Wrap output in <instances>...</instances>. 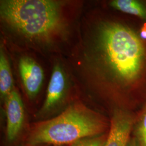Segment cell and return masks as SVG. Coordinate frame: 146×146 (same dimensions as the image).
Returning a JSON list of instances; mask_svg holds the SVG:
<instances>
[{
  "label": "cell",
  "instance_id": "ba28073f",
  "mask_svg": "<svg viewBox=\"0 0 146 146\" xmlns=\"http://www.w3.org/2000/svg\"><path fill=\"white\" fill-rule=\"evenodd\" d=\"M110 5L117 11L135 16L146 22V3L137 0H113Z\"/></svg>",
  "mask_w": 146,
  "mask_h": 146
},
{
  "label": "cell",
  "instance_id": "6da1fadb",
  "mask_svg": "<svg viewBox=\"0 0 146 146\" xmlns=\"http://www.w3.org/2000/svg\"><path fill=\"white\" fill-rule=\"evenodd\" d=\"M87 58L97 80L115 95L133 99L146 86V43L125 25L99 23Z\"/></svg>",
  "mask_w": 146,
  "mask_h": 146
},
{
  "label": "cell",
  "instance_id": "4fadbf2b",
  "mask_svg": "<svg viewBox=\"0 0 146 146\" xmlns=\"http://www.w3.org/2000/svg\"><path fill=\"white\" fill-rule=\"evenodd\" d=\"M128 146H137L135 141L133 137V136H131V140H130V141L129 142V143L128 145Z\"/></svg>",
  "mask_w": 146,
  "mask_h": 146
},
{
  "label": "cell",
  "instance_id": "277c9868",
  "mask_svg": "<svg viewBox=\"0 0 146 146\" xmlns=\"http://www.w3.org/2000/svg\"><path fill=\"white\" fill-rule=\"evenodd\" d=\"M135 119V116L128 110L116 108L111 116L110 131L104 146H128Z\"/></svg>",
  "mask_w": 146,
  "mask_h": 146
},
{
  "label": "cell",
  "instance_id": "5b68a950",
  "mask_svg": "<svg viewBox=\"0 0 146 146\" xmlns=\"http://www.w3.org/2000/svg\"><path fill=\"white\" fill-rule=\"evenodd\" d=\"M67 85V78L63 68L60 64H56L52 69L46 100L39 111L38 116H46L58 107L64 98Z\"/></svg>",
  "mask_w": 146,
  "mask_h": 146
},
{
  "label": "cell",
  "instance_id": "30bf717a",
  "mask_svg": "<svg viewBox=\"0 0 146 146\" xmlns=\"http://www.w3.org/2000/svg\"><path fill=\"white\" fill-rule=\"evenodd\" d=\"M132 134L137 146H146V104L135 116Z\"/></svg>",
  "mask_w": 146,
  "mask_h": 146
},
{
  "label": "cell",
  "instance_id": "8fae6325",
  "mask_svg": "<svg viewBox=\"0 0 146 146\" xmlns=\"http://www.w3.org/2000/svg\"><path fill=\"white\" fill-rule=\"evenodd\" d=\"M107 136L104 134L82 139L72 144V146H104Z\"/></svg>",
  "mask_w": 146,
  "mask_h": 146
},
{
  "label": "cell",
  "instance_id": "7a4b0ae2",
  "mask_svg": "<svg viewBox=\"0 0 146 146\" xmlns=\"http://www.w3.org/2000/svg\"><path fill=\"white\" fill-rule=\"evenodd\" d=\"M3 21L27 39L49 42L64 28L61 3L52 0L1 1Z\"/></svg>",
  "mask_w": 146,
  "mask_h": 146
},
{
  "label": "cell",
  "instance_id": "3957f363",
  "mask_svg": "<svg viewBox=\"0 0 146 146\" xmlns=\"http://www.w3.org/2000/svg\"><path fill=\"white\" fill-rule=\"evenodd\" d=\"M107 128L108 123L102 115L83 104H74L58 116L37 124L28 142L32 146L42 144L61 146L104 134Z\"/></svg>",
  "mask_w": 146,
  "mask_h": 146
},
{
  "label": "cell",
  "instance_id": "8992f818",
  "mask_svg": "<svg viewBox=\"0 0 146 146\" xmlns=\"http://www.w3.org/2000/svg\"><path fill=\"white\" fill-rule=\"evenodd\" d=\"M5 101L6 136L8 141L11 142L17 137L21 131L25 118V111L21 97L15 89L6 98Z\"/></svg>",
  "mask_w": 146,
  "mask_h": 146
},
{
  "label": "cell",
  "instance_id": "7c38bea8",
  "mask_svg": "<svg viewBox=\"0 0 146 146\" xmlns=\"http://www.w3.org/2000/svg\"><path fill=\"white\" fill-rule=\"evenodd\" d=\"M139 36L143 41H146V22L141 27L140 31L139 33Z\"/></svg>",
  "mask_w": 146,
  "mask_h": 146
},
{
  "label": "cell",
  "instance_id": "5bb4252c",
  "mask_svg": "<svg viewBox=\"0 0 146 146\" xmlns=\"http://www.w3.org/2000/svg\"></svg>",
  "mask_w": 146,
  "mask_h": 146
},
{
  "label": "cell",
  "instance_id": "9c48e42d",
  "mask_svg": "<svg viewBox=\"0 0 146 146\" xmlns=\"http://www.w3.org/2000/svg\"><path fill=\"white\" fill-rule=\"evenodd\" d=\"M13 80L8 59L1 48L0 51V94L5 100L14 89Z\"/></svg>",
  "mask_w": 146,
  "mask_h": 146
},
{
  "label": "cell",
  "instance_id": "52a82bcc",
  "mask_svg": "<svg viewBox=\"0 0 146 146\" xmlns=\"http://www.w3.org/2000/svg\"><path fill=\"white\" fill-rule=\"evenodd\" d=\"M22 82L28 96L34 98L38 93L44 78L42 67L32 58L23 56L19 62Z\"/></svg>",
  "mask_w": 146,
  "mask_h": 146
}]
</instances>
